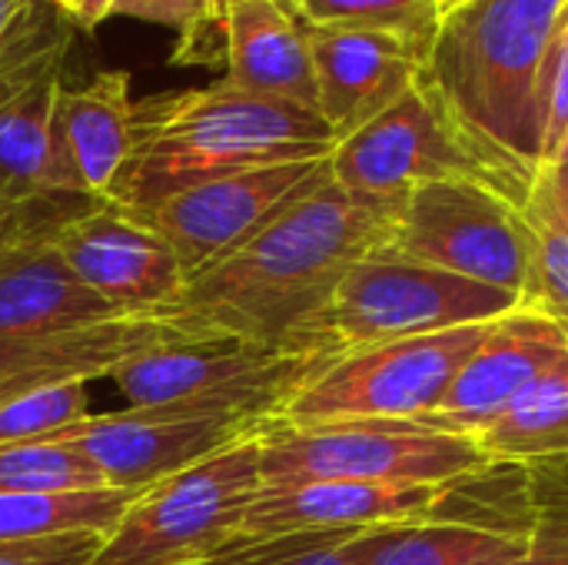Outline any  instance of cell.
Listing matches in <instances>:
<instances>
[{
    "instance_id": "6da1fadb",
    "label": "cell",
    "mask_w": 568,
    "mask_h": 565,
    "mask_svg": "<svg viewBox=\"0 0 568 565\" xmlns=\"http://www.w3.org/2000/svg\"><path fill=\"white\" fill-rule=\"evenodd\" d=\"M403 200L349 193L329 173L240 250L193 276L163 316L203 336L293 350L343 276L389 243Z\"/></svg>"
},
{
    "instance_id": "7a4b0ae2",
    "label": "cell",
    "mask_w": 568,
    "mask_h": 565,
    "mask_svg": "<svg viewBox=\"0 0 568 565\" xmlns=\"http://www.w3.org/2000/svg\"><path fill=\"white\" fill-rule=\"evenodd\" d=\"M333 150L336 133L316 110L220 77L133 103L130 153L106 203L146 213L190 186L256 167L326 160Z\"/></svg>"
},
{
    "instance_id": "3957f363",
    "label": "cell",
    "mask_w": 568,
    "mask_h": 565,
    "mask_svg": "<svg viewBox=\"0 0 568 565\" xmlns=\"http://www.w3.org/2000/svg\"><path fill=\"white\" fill-rule=\"evenodd\" d=\"M566 0H473L436 30L426 73L489 153L542 173V67Z\"/></svg>"
},
{
    "instance_id": "277c9868",
    "label": "cell",
    "mask_w": 568,
    "mask_h": 565,
    "mask_svg": "<svg viewBox=\"0 0 568 565\" xmlns=\"http://www.w3.org/2000/svg\"><path fill=\"white\" fill-rule=\"evenodd\" d=\"M329 173L359 196H406L426 183H476L516 206L529 203L539 180L479 147L446 110L426 70L389 110L336 143Z\"/></svg>"
},
{
    "instance_id": "5b68a950",
    "label": "cell",
    "mask_w": 568,
    "mask_h": 565,
    "mask_svg": "<svg viewBox=\"0 0 568 565\" xmlns=\"http://www.w3.org/2000/svg\"><path fill=\"white\" fill-rule=\"evenodd\" d=\"M516 306H523L516 293L376 253L343 276L293 340V350L339 360L356 350L499 320Z\"/></svg>"
},
{
    "instance_id": "8992f818",
    "label": "cell",
    "mask_w": 568,
    "mask_h": 565,
    "mask_svg": "<svg viewBox=\"0 0 568 565\" xmlns=\"http://www.w3.org/2000/svg\"><path fill=\"white\" fill-rule=\"evenodd\" d=\"M333 360L240 336L183 340L150 350L120 370L113 383L126 410H176L263 423L283 416L290 400Z\"/></svg>"
},
{
    "instance_id": "52a82bcc",
    "label": "cell",
    "mask_w": 568,
    "mask_h": 565,
    "mask_svg": "<svg viewBox=\"0 0 568 565\" xmlns=\"http://www.w3.org/2000/svg\"><path fill=\"white\" fill-rule=\"evenodd\" d=\"M489 456L469 436L413 420H353L296 426L260 423L263 486L296 483H449L483 473Z\"/></svg>"
},
{
    "instance_id": "ba28073f",
    "label": "cell",
    "mask_w": 568,
    "mask_h": 565,
    "mask_svg": "<svg viewBox=\"0 0 568 565\" xmlns=\"http://www.w3.org/2000/svg\"><path fill=\"white\" fill-rule=\"evenodd\" d=\"M266 423V420H263ZM260 426L216 456L136 493L93 565H196L226 546L260 493Z\"/></svg>"
},
{
    "instance_id": "9c48e42d",
    "label": "cell",
    "mask_w": 568,
    "mask_h": 565,
    "mask_svg": "<svg viewBox=\"0 0 568 565\" xmlns=\"http://www.w3.org/2000/svg\"><path fill=\"white\" fill-rule=\"evenodd\" d=\"M493 326L496 320H486L346 353L313 376L290 400L280 420L296 426L419 420L443 400L456 373L486 343Z\"/></svg>"
},
{
    "instance_id": "30bf717a",
    "label": "cell",
    "mask_w": 568,
    "mask_h": 565,
    "mask_svg": "<svg viewBox=\"0 0 568 565\" xmlns=\"http://www.w3.org/2000/svg\"><path fill=\"white\" fill-rule=\"evenodd\" d=\"M379 256L476 280L519 300L529 293L523 206L476 183H426L406 193Z\"/></svg>"
},
{
    "instance_id": "8fae6325",
    "label": "cell",
    "mask_w": 568,
    "mask_h": 565,
    "mask_svg": "<svg viewBox=\"0 0 568 565\" xmlns=\"http://www.w3.org/2000/svg\"><path fill=\"white\" fill-rule=\"evenodd\" d=\"M326 176L329 157L256 167L173 193L150 206L146 213L133 216H140L173 250L190 283L193 276L206 273L233 250H240L280 210H286L293 200L310 193Z\"/></svg>"
},
{
    "instance_id": "7c38bea8",
    "label": "cell",
    "mask_w": 568,
    "mask_h": 565,
    "mask_svg": "<svg viewBox=\"0 0 568 565\" xmlns=\"http://www.w3.org/2000/svg\"><path fill=\"white\" fill-rule=\"evenodd\" d=\"M496 466V463H493ZM493 466L449 483H296L260 486L250 500L243 539L290 533H353L383 526H416L466 509L486 486ZM233 536V539H236Z\"/></svg>"
},
{
    "instance_id": "4fadbf2b",
    "label": "cell",
    "mask_w": 568,
    "mask_h": 565,
    "mask_svg": "<svg viewBox=\"0 0 568 565\" xmlns=\"http://www.w3.org/2000/svg\"><path fill=\"white\" fill-rule=\"evenodd\" d=\"M260 423L176 410H123L87 416L40 443L80 453L110 490L143 493L250 436Z\"/></svg>"
},
{
    "instance_id": "5bb4252c",
    "label": "cell",
    "mask_w": 568,
    "mask_h": 565,
    "mask_svg": "<svg viewBox=\"0 0 568 565\" xmlns=\"http://www.w3.org/2000/svg\"><path fill=\"white\" fill-rule=\"evenodd\" d=\"M53 246L80 283L120 316L163 313L186 286L173 250L140 216L106 200L70 220Z\"/></svg>"
},
{
    "instance_id": "9a60e30c",
    "label": "cell",
    "mask_w": 568,
    "mask_h": 565,
    "mask_svg": "<svg viewBox=\"0 0 568 565\" xmlns=\"http://www.w3.org/2000/svg\"><path fill=\"white\" fill-rule=\"evenodd\" d=\"M568 353V333L539 306L523 303L499 316L486 343L456 373L443 400L419 420L429 430L476 440L519 393Z\"/></svg>"
},
{
    "instance_id": "2e32d148",
    "label": "cell",
    "mask_w": 568,
    "mask_h": 565,
    "mask_svg": "<svg viewBox=\"0 0 568 565\" xmlns=\"http://www.w3.org/2000/svg\"><path fill=\"white\" fill-rule=\"evenodd\" d=\"M532 506L523 463H496L479 496L443 519L386 529L373 565H506L526 556Z\"/></svg>"
},
{
    "instance_id": "e0dca14e",
    "label": "cell",
    "mask_w": 568,
    "mask_h": 565,
    "mask_svg": "<svg viewBox=\"0 0 568 565\" xmlns=\"http://www.w3.org/2000/svg\"><path fill=\"white\" fill-rule=\"evenodd\" d=\"M183 340H206L200 330L163 316H106L83 326H67L47 336L0 343V403L60 386L113 376L123 363Z\"/></svg>"
},
{
    "instance_id": "ac0fdd59",
    "label": "cell",
    "mask_w": 568,
    "mask_h": 565,
    "mask_svg": "<svg viewBox=\"0 0 568 565\" xmlns=\"http://www.w3.org/2000/svg\"><path fill=\"white\" fill-rule=\"evenodd\" d=\"M303 30L316 73L320 117L336 133V143L409 93L429 63L426 47L396 33L326 27Z\"/></svg>"
},
{
    "instance_id": "d6986e66",
    "label": "cell",
    "mask_w": 568,
    "mask_h": 565,
    "mask_svg": "<svg viewBox=\"0 0 568 565\" xmlns=\"http://www.w3.org/2000/svg\"><path fill=\"white\" fill-rule=\"evenodd\" d=\"M130 73L103 70L83 87H60L50 140H53V183L70 196L106 200L133 133Z\"/></svg>"
},
{
    "instance_id": "ffe728a7",
    "label": "cell",
    "mask_w": 568,
    "mask_h": 565,
    "mask_svg": "<svg viewBox=\"0 0 568 565\" xmlns=\"http://www.w3.org/2000/svg\"><path fill=\"white\" fill-rule=\"evenodd\" d=\"M220 27L230 83L320 113L306 30L280 0H223Z\"/></svg>"
},
{
    "instance_id": "44dd1931",
    "label": "cell",
    "mask_w": 568,
    "mask_h": 565,
    "mask_svg": "<svg viewBox=\"0 0 568 565\" xmlns=\"http://www.w3.org/2000/svg\"><path fill=\"white\" fill-rule=\"evenodd\" d=\"M113 313L67 266L53 240H20L0 250V343L47 336Z\"/></svg>"
},
{
    "instance_id": "7402d4cb",
    "label": "cell",
    "mask_w": 568,
    "mask_h": 565,
    "mask_svg": "<svg viewBox=\"0 0 568 565\" xmlns=\"http://www.w3.org/2000/svg\"><path fill=\"white\" fill-rule=\"evenodd\" d=\"M60 67H47L0 103V210H27L60 193L53 183L50 117L63 87Z\"/></svg>"
},
{
    "instance_id": "603a6c76",
    "label": "cell",
    "mask_w": 568,
    "mask_h": 565,
    "mask_svg": "<svg viewBox=\"0 0 568 565\" xmlns=\"http://www.w3.org/2000/svg\"><path fill=\"white\" fill-rule=\"evenodd\" d=\"M489 463H542L568 456V353L532 380L519 400L476 436Z\"/></svg>"
},
{
    "instance_id": "cb8c5ba5",
    "label": "cell",
    "mask_w": 568,
    "mask_h": 565,
    "mask_svg": "<svg viewBox=\"0 0 568 565\" xmlns=\"http://www.w3.org/2000/svg\"><path fill=\"white\" fill-rule=\"evenodd\" d=\"M133 493L83 490V493H17L0 496V543L37 539L70 529L110 533Z\"/></svg>"
},
{
    "instance_id": "d4e9b609",
    "label": "cell",
    "mask_w": 568,
    "mask_h": 565,
    "mask_svg": "<svg viewBox=\"0 0 568 565\" xmlns=\"http://www.w3.org/2000/svg\"><path fill=\"white\" fill-rule=\"evenodd\" d=\"M386 529L353 533H290L266 539H230L196 565H373Z\"/></svg>"
},
{
    "instance_id": "484cf974",
    "label": "cell",
    "mask_w": 568,
    "mask_h": 565,
    "mask_svg": "<svg viewBox=\"0 0 568 565\" xmlns=\"http://www.w3.org/2000/svg\"><path fill=\"white\" fill-rule=\"evenodd\" d=\"M293 13L303 27L379 30L406 37L426 50H433L439 30L436 0H296Z\"/></svg>"
},
{
    "instance_id": "4316f807",
    "label": "cell",
    "mask_w": 568,
    "mask_h": 565,
    "mask_svg": "<svg viewBox=\"0 0 568 565\" xmlns=\"http://www.w3.org/2000/svg\"><path fill=\"white\" fill-rule=\"evenodd\" d=\"M110 17L166 27L176 37L173 63H223V0H116Z\"/></svg>"
},
{
    "instance_id": "83f0119b",
    "label": "cell",
    "mask_w": 568,
    "mask_h": 565,
    "mask_svg": "<svg viewBox=\"0 0 568 565\" xmlns=\"http://www.w3.org/2000/svg\"><path fill=\"white\" fill-rule=\"evenodd\" d=\"M523 230L529 243V293L523 303L539 306L568 333V230L536 190L523 206Z\"/></svg>"
},
{
    "instance_id": "f1b7e54d",
    "label": "cell",
    "mask_w": 568,
    "mask_h": 565,
    "mask_svg": "<svg viewBox=\"0 0 568 565\" xmlns=\"http://www.w3.org/2000/svg\"><path fill=\"white\" fill-rule=\"evenodd\" d=\"M110 490L103 476L73 450L53 443H23L0 450V496L17 493H83Z\"/></svg>"
},
{
    "instance_id": "f546056e",
    "label": "cell",
    "mask_w": 568,
    "mask_h": 565,
    "mask_svg": "<svg viewBox=\"0 0 568 565\" xmlns=\"http://www.w3.org/2000/svg\"><path fill=\"white\" fill-rule=\"evenodd\" d=\"M523 466L532 506V539L526 556L506 565H568V456Z\"/></svg>"
},
{
    "instance_id": "4dcf8cb0",
    "label": "cell",
    "mask_w": 568,
    "mask_h": 565,
    "mask_svg": "<svg viewBox=\"0 0 568 565\" xmlns=\"http://www.w3.org/2000/svg\"><path fill=\"white\" fill-rule=\"evenodd\" d=\"M90 416L87 383H60L0 403V450L40 443Z\"/></svg>"
},
{
    "instance_id": "1f68e13d",
    "label": "cell",
    "mask_w": 568,
    "mask_h": 565,
    "mask_svg": "<svg viewBox=\"0 0 568 565\" xmlns=\"http://www.w3.org/2000/svg\"><path fill=\"white\" fill-rule=\"evenodd\" d=\"M542 167L556 160L568 133V0L559 13L542 67Z\"/></svg>"
},
{
    "instance_id": "d6a6232c",
    "label": "cell",
    "mask_w": 568,
    "mask_h": 565,
    "mask_svg": "<svg viewBox=\"0 0 568 565\" xmlns=\"http://www.w3.org/2000/svg\"><path fill=\"white\" fill-rule=\"evenodd\" d=\"M106 533L70 529L37 539L0 543V565H93Z\"/></svg>"
},
{
    "instance_id": "836d02e7",
    "label": "cell",
    "mask_w": 568,
    "mask_h": 565,
    "mask_svg": "<svg viewBox=\"0 0 568 565\" xmlns=\"http://www.w3.org/2000/svg\"><path fill=\"white\" fill-rule=\"evenodd\" d=\"M103 200L93 196H53L27 210H0V250L20 240H53L70 220L83 216Z\"/></svg>"
},
{
    "instance_id": "e575fe53",
    "label": "cell",
    "mask_w": 568,
    "mask_h": 565,
    "mask_svg": "<svg viewBox=\"0 0 568 565\" xmlns=\"http://www.w3.org/2000/svg\"><path fill=\"white\" fill-rule=\"evenodd\" d=\"M70 20L60 13L33 43H27L20 53H13L7 63H0V103H7L20 87H27L37 73H43L47 67L63 63L67 57V40H70Z\"/></svg>"
},
{
    "instance_id": "d590c367",
    "label": "cell",
    "mask_w": 568,
    "mask_h": 565,
    "mask_svg": "<svg viewBox=\"0 0 568 565\" xmlns=\"http://www.w3.org/2000/svg\"><path fill=\"white\" fill-rule=\"evenodd\" d=\"M57 17V7L50 13H40L37 0H0V63L33 43Z\"/></svg>"
},
{
    "instance_id": "8d00e7d4",
    "label": "cell",
    "mask_w": 568,
    "mask_h": 565,
    "mask_svg": "<svg viewBox=\"0 0 568 565\" xmlns=\"http://www.w3.org/2000/svg\"><path fill=\"white\" fill-rule=\"evenodd\" d=\"M536 193L546 200V206L556 213V220L568 230V167H562V163L542 167V173L536 180Z\"/></svg>"
},
{
    "instance_id": "74e56055",
    "label": "cell",
    "mask_w": 568,
    "mask_h": 565,
    "mask_svg": "<svg viewBox=\"0 0 568 565\" xmlns=\"http://www.w3.org/2000/svg\"><path fill=\"white\" fill-rule=\"evenodd\" d=\"M113 3H116V0H63L57 10H60L73 27L93 30V27H100L103 20H110Z\"/></svg>"
},
{
    "instance_id": "f35d334b",
    "label": "cell",
    "mask_w": 568,
    "mask_h": 565,
    "mask_svg": "<svg viewBox=\"0 0 568 565\" xmlns=\"http://www.w3.org/2000/svg\"><path fill=\"white\" fill-rule=\"evenodd\" d=\"M466 3H473V0H436V17H439V23H443L446 17H453L456 10H463Z\"/></svg>"
},
{
    "instance_id": "ab89813d",
    "label": "cell",
    "mask_w": 568,
    "mask_h": 565,
    "mask_svg": "<svg viewBox=\"0 0 568 565\" xmlns=\"http://www.w3.org/2000/svg\"><path fill=\"white\" fill-rule=\"evenodd\" d=\"M552 163H562V167H568V133L566 140H562V147H559V153H556V160ZM549 167V163H546Z\"/></svg>"
},
{
    "instance_id": "60d3db41",
    "label": "cell",
    "mask_w": 568,
    "mask_h": 565,
    "mask_svg": "<svg viewBox=\"0 0 568 565\" xmlns=\"http://www.w3.org/2000/svg\"><path fill=\"white\" fill-rule=\"evenodd\" d=\"M280 3H283V7H286V10L293 13V3H296V0H280ZM293 17H296V13H293Z\"/></svg>"
}]
</instances>
